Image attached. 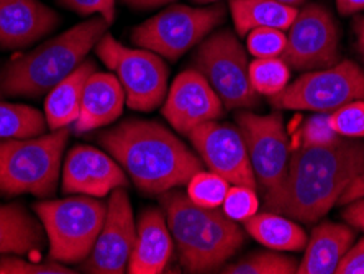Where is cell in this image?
<instances>
[{"instance_id": "obj_1", "label": "cell", "mask_w": 364, "mask_h": 274, "mask_svg": "<svg viewBox=\"0 0 364 274\" xmlns=\"http://www.w3.org/2000/svg\"><path fill=\"white\" fill-rule=\"evenodd\" d=\"M364 173V138L338 137L315 147H297L282 184L264 194V209L304 223H315L336 206Z\"/></svg>"}, {"instance_id": "obj_2", "label": "cell", "mask_w": 364, "mask_h": 274, "mask_svg": "<svg viewBox=\"0 0 364 274\" xmlns=\"http://www.w3.org/2000/svg\"><path fill=\"white\" fill-rule=\"evenodd\" d=\"M99 143L144 196L186 186L203 164L169 128L153 120L128 118L100 133Z\"/></svg>"}, {"instance_id": "obj_3", "label": "cell", "mask_w": 364, "mask_h": 274, "mask_svg": "<svg viewBox=\"0 0 364 274\" xmlns=\"http://www.w3.org/2000/svg\"><path fill=\"white\" fill-rule=\"evenodd\" d=\"M159 204L186 273L222 270L242 250L245 232L218 207L197 206L176 189L159 196Z\"/></svg>"}, {"instance_id": "obj_4", "label": "cell", "mask_w": 364, "mask_h": 274, "mask_svg": "<svg viewBox=\"0 0 364 274\" xmlns=\"http://www.w3.org/2000/svg\"><path fill=\"white\" fill-rule=\"evenodd\" d=\"M109 21L94 15L38 48L14 56L0 71V90L10 98H40L68 78L109 31Z\"/></svg>"}, {"instance_id": "obj_5", "label": "cell", "mask_w": 364, "mask_h": 274, "mask_svg": "<svg viewBox=\"0 0 364 274\" xmlns=\"http://www.w3.org/2000/svg\"><path fill=\"white\" fill-rule=\"evenodd\" d=\"M71 127L48 135L0 139V196L48 199L58 189Z\"/></svg>"}, {"instance_id": "obj_6", "label": "cell", "mask_w": 364, "mask_h": 274, "mask_svg": "<svg viewBox=\"0 0 364 274\" xmlns=\"http://www.w3.org/2000/svg\"><path fill=\"white\" fill-rule=\"evenodd\" d=\"M50 241V260L81 265L90 255L104 225L107 204L90 196L41 201L33 206Z\"/></svg>"}, {"instance_id": "obj_7", "label": "cell", "mask_w": 364, "mask_h": 274, "mask_svg": "<svg viewBox=\"0 0 364 274\" xmlns=\"http://www.w3.org/2000/svg\"><path fill=\"white\" fill-rule=\"evenodd\" d=\"M227 19L225 5L217 2L208 7L168 5L132 31V41L138 48L156 53L176 61L192 48L199 46Z\"/></svg>"}, {"instance_id": "obj_8", "label": "cell", "mask_w": 364, "mask_h": 274, "mask_svg": "<svg viewBox=\"0 0 364 274\" xmlns=\"http://www.w3.org/2000/svg\"><path fill=\"white\" fill-rule=\"evenodd\" d=\"M192 68L207 79L227 110H250L259 105V94L250 80L246 50L230 28L212 31L197 46Z\"/></svg>"}, {"instance_id": "obj_9", "label": "cell", "mask_w": 364, "mask_h": 274, "mask_svg": "<svg viewBox=\"0 0 364 274\" xmlns=\"http://www.w3.org/2000/svg\"><path fill=\"white\" fill-rule=\"evenodd\" d=\"M95 53L115 74L125 90V102L136 112H151L168 94L169 69L164 58L144 48H128L109 31L102 36Z\"/></svg>"}, {"instance_id": "obj_10", "label": "cell", "mask_w": 364, "mask_h": 274, "mask_svg": "<svg viewBox=\"0 0 364 274\" xmlns=\"http://www.w3.org/2000/svg\"><path fill=\"white\" fill-rule=\"evenodd\" d=\"M353 100H364V69L345 59L330 68L307 71L277 95L272 109L330 114Z\"/></svg>"}, {"instance_id": "obj_11", "label": "cell", "mask_w": 364, "mask_h": 274, "mask_svg": "<svg viewBox=\"0 0 364 274\" xmlns=\"http://www.w3.org/2000/svg\"><path fill=\"white\" fill-rule=\"evenodd\" d=\"M281 58L296 71H315L340 63V30L333 15L322 4H307L287 28Z\"/></svg>"}, {"instance_id": "obj_12", "label": "cell", "mask_w": 364, "mask_h": 274, "mask_svg": "<svg viewBox=\"0 0 364 274\" xmlns=\"http://www.w3.org/2000/svg\"><path fill=\"white\" fill-rule=\"evenodd\" d=\"M237 127L245 138L258 186L264 194L277 189L286 177L292 154L282 115L279 112L259 115L242 110L237 114Z\"/></svg>"}, {"instance_id": "obj_13", "label": "cell", "mask_w": 364, "mask_h": 274, "mask_svg": "<svg viewBox=\"0 0 364 274\" xmlns=\"http://www.w3.org/2000/svg\"><path fill=\"white\" fill-rule=\"evenodd\" d=\"M136 238V222L125 187L112 191L107 212L92 251L81 263L90 274H122L128 268Z\"/></svg>"}, {"instance_id": "obj_14", "label": "cell", "mask_w": 364, "mask_h": 274, "mask_svg": "<svg viewBox=\"0 0 364 274\" xmlns=\"http://www.w3.org/2000/svg\"><path fill=\"white\" fill-rule=\"evenodd\" d=\"M187 138L191 139L202 163L230 184L248 186L253 189L258 187L248 148L238 127L210 120L194 128Z\"/></svg>"}, {"instance_id": "obj_15", "label": "cell", "mask_w": 364, "mask_h": 274, "mask_svg": "<svg viewBox=\"0 0 364 274\" xmlns=\"http://www.w3.org/2000/svg\"><path fill=\"white\" fill-rule=\"evenodd\" d=\"M223 112L220 98L194 68L186 69L174 79L163 105L166 120L184 137H189L202 123L222 118Z\"/></svg>"}, {"instance_id": "obj_16", "label": "cell", "mask_w": 364, "mask_h": 274, "mask_svg": "<svg viewBox=\"0 0 364 274\" xmlns=\"http://www.w3.org/2000/svg\"><path fill=\"white\" fill-rule=\"evenodd\" d=\"M61 186L68 194L102 199L119 187H127L128 179L125 171L110 154L79 144L64 159Z\"/></svg>"}, {"instance_id": "obj_17", "label": "cell", "mask_w": 364, "mask_h": 274, "mask_svg": "<svg viewBox=\"0 0 364 274\" xmlns=\"http://www.w3.org/2000/svg\"><path fill=\"white\" fill-rule=\"evenodd\" d=\"M56 10L41 0H0V50H23L55 31Z\"/></svg>"}, {"instance_id": "obj_18", "label": "cell", "mask_w": 364, "mask_h": 274, "mask_svg": "<svg viewBox=\"0 0 364 274\" xmlns=\"http://www.w3.org/2000/svg\"><path fill=\"white\" fill-rule=\"evenodd\" d=\"M174 238L163 211L146 209L136 222V238L128 261L130 274H161L173 258Z\"/></svg>"}, {"instance_id": "obj_19", "label": "cell", "mask_w": 364, "mask_h": 274, "mask_svg": "<svg viewBox=\"0 0 364 274\" xmlns=\"http://www.w3.org/2000/svg\"><path fill=\"white\" fill-rule=\"evenodd\" d=\"M125 104V90L115 74L95 71L85 80L81 112L73 123L74 133L84 135L90 130L110 125L122 115Z\"/></svg>"}, {"instance_id": "obj_20", "label": "cell", "mask_w": 364, "mask_h": 274, "mask_svg": "<svg viewBox=\"0 0 364 274\" xmlns=\"http://www.w3.org/2000/svg\"><path fill=\"white\" fill-rule=\"evenodd\" d=\"M355 238L356 232L351 225L318 223L305 245L297 274H333Z\"/></svg>"}, {"instance_id": "obj_21", "label": "cell", "mask_w": 364, "mask_h": 274, "mask_svg": "<svg viewBox=\"0 0 364 274\" xmlns=\"http://www.w3.org/2000/svg\"><path fill=\"white\" fill-rule=\"evenodd\" d=\"M97 71L92 59H85L74 71L56 84L45 100V118L51 130L73 125L81 112V100L85 80Z\"/></svg>"}, {"instance_id": "obj_22", "label": "cell", "mask_w": 364, "mask_h": 274, "mask_svg": "<svg viewBox=\"0 0 364 274\" xmlns=\"http://www.w3.org/2000/svg\"><path fill=\"white\" fill-rule=\"evenodd\" d=\"M46 241L40 218H35L23 204L0 206V255H25L43 248Z\"/></svg>"}, {"instance_id": "obj_23", "label": "cell", "mask_w": 364, "mask_h": 274, "mask_svg": "<svg viewBox=\"0 0 364 274\" xmlns=\"http://www.w3.org/2000/svg\"><path fill=\"white\" fill-rule=\"evenodd\" d=\"M243 228L258 243L282 253L302 251L309 241L307 233L297 220L269 211L255 214L253 217L245 220Z\"/></svg>"}, {"instance_id": "obj_24", "label": "cell", "mask_w": 364, "mask_h": 274, "mask_svg": "<svg viewBox=\"0 0 364 274\" xmlns=\"http://www.w3.org/2000/svg\"><path fill=\"white\" fill-rule=\"evenodd\" d=\"M228 7L238 36H246L261 26L287 31L299 12V9L274 0H230Z\"/></svg>"}, {"instance_id": "obj_25", "label": "cell", "mask_w": 364, "mask_h": 274, "mask_svg": "<svg viewBox=\"0 0 364 274\" xmlns=\"http://www.w3.org/2000/svg\"><path fill=\"white\" fill-rule=\"evenodd\" d=\"M46 125L45 115L33 107L0 100V139L38 137Z\"/></svg>"}, {"instance_id": "obj_26", "label": "cell", "mask_w": 364, "mask_h": 274, "mask_svg": "<svg viewBox=\"0 0 364 274\" xmlns=\"http://www.w3.org/2000/svg\"><path fill=\"white\" fill-rule=\"evenodd\" d=\"M297 258L284 255L282 251H255L242 260L225 265L222 273L227 274H294L299 268Z\"/></svg>"}, {"instance_id": "obj_27", "label": "cell", "mask_w": 364, "mask_h": 274, "mask_svg": "<svg viewBox=\"0 0 364 274\" xmlns=\"http://www.w3.org/2000/svg\"><path fill=\"white\" fill-rule=\"evenodd\" d=\"M250 80L256 93L267 99L282 93L291 80V68L279 58H255L250 63Z\"/></svg>"}, {"instance_id": "obj_28", "label": "cell", "mask_w": 364, "mask_h": 274, "mask_svg": "<svg viewBox=\"0 0 364 274\" xmlns=\"http://www.w3.org/2000/svg\"><path fill=\"white\" fill-rule=\"evenodd\" d=\"M187 197L200 207H220L230 189V182L213 171H197L187 182Z\"/></svg>"}, {"instance_id": "obj_29", "label": "cell", "mask_w": 364, "mask_h": 274, "mask_svg": "<svg viewBox=\"0 0 364 274\" xmlns=\"http://www.w3.org/2000/svg\"><path fill=\"white\" fill-rule=\"evenodd\" d=\"M330 127L338 137L364 138V100H353L328 114Z\"/></svg>"}, {"instance_id": "obj_30", "label": "cell", "mask_w": 364, "mask_h": 274, "mask_svg": "<svg viewBox=\"0 0 364 274\" xmlns=\"http://www.w3.org/2000/svg\"><path fill=\"white\" fill-rule=\"evenodd\" d=\"M222 211L235 222H245L259 211V199L256 189L248 186L233 184L230 187L225 201L222 204Z\"/></svg>"}, {"instance_id": "obj_31", "label": "cell", "mask_w": 364, "mask_h": 274, "mask_svg": "<svg viewBox=\"0 0 364 274\" xmlns=\"http://www.w3.org/2000/svg\"><path fill=\"white\" fill-rule=\"evenodd\" d=\"M287 36L284 30L261 26L246 35V48L255 58H279L286 50Z\"/></svg>"}, {"instance_id": "obj_32", "label": "cell", "mask_w": 364, "mask_h": 274, "mask_svg": "<svg viewBox=\"0 0 364 274\" xmlns=\"http://www.w3.org/2000/svg\"><path fill=\"white\" fill-rule=\"evenodd\" d=\"M71 268L56 261L30 263L12 255L0 256V274H74Z\"/></svg>"}, {"instance_id": "obj_33", "label": "cell", "mask_w": 364, "mask_h": 274, "mask_svg": "<svg viewBox=\"0 0 364 274\" xmlns=\"http://www.w3.org/2000/svg\"><path fill=\"white\" fill-rule=\"evenodd\" d=\"M301 144L299 147H315V144H326L335 142L338 135L330 127L328 114H315L304 123L299 132Z\"/></svg>"}, {"instance_id": "obj_34", "label": "cell", "mask_w": 364, "mask_h": 274, "mask_svg": "<svg viewBox=\"0 0 364 274\" xmlns=\"http://www.w3.org/2000/svg\"><path fill=\"white\" fill-rule=\"evenodd\" d=\"M58 4L82 17L99 15L109 23L115 20V0H58Z\"/></svg>"}, {"instance_id": "obj_35", "label": "cell", "mask_w": 364, "mask_h": 274, "mask_svg": "<svg viewBox=\"0 0 364 274\" xmlns=\"http://www.w3.org/2000/svg\"><path fill=\"white\" fill-rule=\"evenodd\" d=\"M336 274H364V238L358 243L351 245V248L346 251L341 258Z\"/></svg>"}, {"instance_id": "obj_36", "label": "cell", "mask_w": 364, "mask_h": 274, "mask_svg": "<svg viewBox=\"0 0 364 274\" xmlns=\"http://www.w3.org/2000/svg\"><path fill=\"white\" fill-rule=\"evenodd\" d=\"M343 218L348 225H351L355 230H361L364 232V197L351 201L350 204H345Z\"/></svg>"}, {"instance_id": "obj_37", "label": "cell", "mask_w": 364, "mask_h": 274, "mask_svg": "<svg viewBox=\"0 0 364 274\" xmlns=\"http://www.w3.org/2000/svg\"><path fill=\"white\" fill-rule=\"evenodd\" d=\"M360 197H364V173L351 182L350 187L343 192V196L340 197L338 204L340 206H345V204H350L351 201H356Z\"/></svg>"}, {"instance_id": "obj_38", "label": "cell", "mask_w": 364, "mask_h": 274, "mask_svg": "<svg viewBox=\"0 0 364 274\" xmlns=\"http://www.w3.org/2000/svg\"><path fill=\"white\" fill-rule=\"evenodd\" d=\"M120 2L133 10H153L171 5L176 0H120Z\"/></svg>"}, {"instance_id": "obj_39", "label": "cell", "mask_w": 364, "mask_h": 274, "mask_svg": "<svg viewBox=\"0 0 364 274\" xmlns=\"http://www.w3.org/2000/svg\"><path fill=\"white\" fill-rule=\"evenodd\" d=\"M336 9L341 15H355L364 12V0H336Z\"/></svg>"}, {"instance_id": "obj_40", "label": "cell", "mask_w": 364, "mask_h": 274, "mask_svg": "<svg viewBox=\"0 0 364 274\" xmlns=\"http://www.w3.org/2000/svg\"><path fill=\"white\" fill-rule=\"evenodd\" d=\"M356 35H358V50H360L361 56L364 59V19H360L356 21Z\"/></svg>"}, {"instance_id": "obj_41", "label": "cell", "mask_w": 364, "mask_h": 274, "mask_svg": "<svg viewBox=\"0 0 364 274\" xmlns=\"http://www.w3.org/2000/svg\"><path fill=\"white\" fill-rule=\"evenodd\" d=\"M274 2H279V4H284V5H291V7L299 9L305 2V0H274Z\"/></svg>"}, {"instance_id": "obj_42", "label": "cell", "mask_w": 364, "mask_h": 274, "mask_svg": "<svg viewBox=\"0 0 364 274\" xmlns=\"http://www.w3.org/2000/svg\"><path fill=\"white\" fill-rule=\"evenodd\" d=\"M192 2H196V4H217V2H222V0H192Z\"/></svg>"}, {"instance_id": "obj_43", "label": "cell", "mask_w": 364, "mask_h": 274, "mask_svg": "<svg viewBox=\"0 0 364 274\" xmlns=\"http://www.w3.org/2000/svg\"><path fill=\"white\" fill-rule=\"evenodd\" d=\"M2 95H4V94H2V90H0V98H2Z\"/></svg>"}]
</instances>
